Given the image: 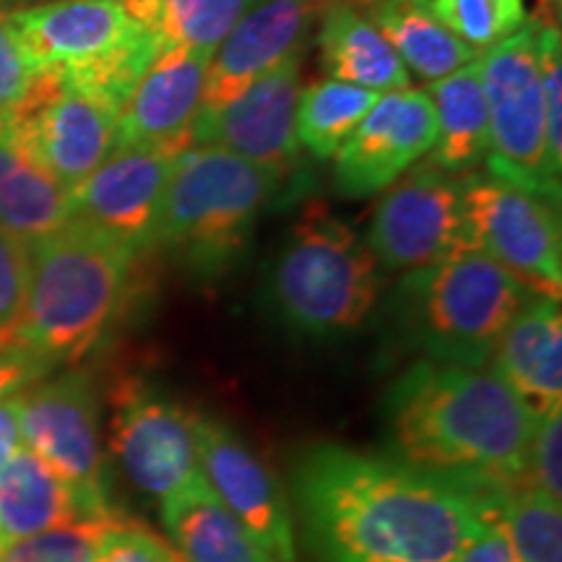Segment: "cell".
Masks as SVG:
<instances>
[{
  "label": "cell",
  "instance_id": "1",
  "mask_svg": "<svg viewBox=\"0 0 562 562\" xmlns=\"http://www.w3.org/2000/svg\"><path fill=\"white\" fill-rule=\"evenodd\" d=\"M292 490L318 562H459L497 518L446 476L334 442L300 456Z\"/></svg>",
  "mask_w": 562,
  "mask_h": 562
},
{
  "label": "cell",
  "instance_id": "2",
  "mask_svg": "<svg viewBox=\"0 0 562 562\" xmlns=\"http://www.w3.org/2000/svg\"><path fill=\"white\" fill-rule=\"evenodd\" d=\"M383 417L396 459L461 484L495 516L526 484L539 417L495 370L422 360L393 381Z\"/></svg>",
  "mask_w": 562,
  "mask_h": 562
},
{
  "label": "cell",
  "instance_id": "3",
  "mask_svg": "<svg viewBox=\"0 0 562 562\" xmlns=\"http://www.w3.org/2000/svg\"><path fill=\"white\" fill-rule=\"evenodd\" d=\"M136 250L81 220L30 243V286L16 339L47 368L100 344L121 307Z\"/></svg>",
  "mask_w": 562,
  "mask_h": 562
},
{
  "label": "cell",
  "instance_id": "4",
  "mask_svg": "<svg viewBox=\"0 0 562 562\" xmlns=\"http://www.w3.org/2000/svg\"><path fill=\"white\" fill-rule=\"evenodd\" d=\"M279 175L216 146H188L172 161L154 248L195 279H220L240 261Z\"/></svg>",
  "mask_w": 562,
  "mask_h": 562
},
{
  "label": "cell",
  "instance_id": "5",
  "mask_svg": "<svg viewBox=\"0 0 562 562\" xmlns=\"http://www.w3.org/2000/svg\"><path fill=\"white\" fill-rule=\"evenodd\" d=\"M531 290L480 250L461 248L409 271L396 290V321L430 362L490 368L497 341Z\"/></svg>",
  "mask_w": 562,
  "mask_h": 562
},
{
  "label": "cell",
  "instance_id": "6",
  "mask_svg": "<svg viewBox=\"0 0 562 562\" xmlns=\"http://www.w3.org/2000/svg\"><path fill=\"white\" fill-rule=\"evenodd\" d=\"M381 294V266L368 243L326 203H307L271 271L281 321L311 339H339L362 326Z\"/></svg>",
  "mask_w": 562,
  "mask_h": 562
},
{
  "label": "cell",
  "instance_id": "7",
  "mask_svg": "<svg viewBox=\"0 0 562 562\" xmlns=\"http://www.w3.org/2000/svg\"><path fill=\"white\" fill-rule=\"evenodd\" d=\"M37 70H55L70 87L123 110L151 63L165 53L121 0H50L9 11Z\"/></svg>",
  "mask_w": 562,
  "mask_h": 562
},
{
  "label": "cell",
  "instance_id": "8",
  "mask_svg": "<svg viewBox=\"0 0 562 562\" xmlns=\"http://www.w3.org/2000/svg\"><path fill=\"white\" fill-rule=\"evenodd\" d=\"M539 21L529 19L513 37L480 53L492 154L487 172L560 203V180L547 161V117L537 58Z\"/></svg>",
  "mask_w": 562,
  "mask_h": 562
},
{
  "label": "cell",
  "instance_id": "9",
  "mask_svg": "<svg viewBox=\"0 0 562 562\" xmlns=\"http://www.w3.org/2000/svg\"><path fill=\"white\" fill-rule=\"evenodd\" d=\"M467 248L480 250L521 279L533 294L560 300V211L544 195L490 172L461 175Z\"/></svg>",
  "mask_w": 562,
  "mask_h": 562
},
{
  "label": "cell",
  "instance_id": "10",
  "mask_svg": "<svg viewBox=\"0 0 562 562\" xmlns=\"http://www.w3.org/2000/svg\"><path fill=\"white\" fill-rule=\"evenodd\" d=\"M117 115L55 70H37L24 100L0 117V131L40 170L74 191L115 149Z\"/></svg>",
  "mask_w": 562,
  "mask_h": 562
},
{
  "label": "cell",
  "instance_id": "11",
  "mask_svg": "<svg viewBox=\"0 0 562 562\" xmlns=\"http://www.w3.org/2000/svg\"><path fill=\"white\" fill-rule=\"evenodd\" d=\"M21 438L74 487L89 518L117 516L110 503L100 409L87 372H66L21 391Z\"/></svg>",
  "mask_w": 562,
  "mask_h": 562
},
{
  "label": "cell",
  "instance_id": "12",
  "mask_svg": "<svg viewBox=\"0 0 562 562\" xmlns=\"http://www.w3.org/2000/svg\"><path fill=\"white\" fill-rule=\"evenodd\" d=\"M110 451L140 492L161 503L203 480L195 422L186 406L140 375H125L110 393Z\"/></svg>",
  "mask_w": 562,
  "mask_h": 562
},
{
  "label": "cell",
  "instance_id": "13",
  "mask_svg": "<svg viewBox=\"0 0 562 562\" xmlns=\"http://www.w3.org/2000/svg\"><path fill=\"white\" fill-rule=\"evenodd\" d=\"M381 193L364 240L381 269L409 273L467 248L461 175L427 161L409 167Z\"/></svg>",
  "mask_w": 562,
  "mask_h": 562
},
{
  "label": "cell",
  "instance_id": "14",
  "mask_svg": "<svg viewBox=\"0 0 562 562\" xmlns=\"http://www.w3.org/2000/svg\"><path fill=\"white\" fill-rule=\"evenodd\" d=\"M302 50L263 70L235 100L195 117L188 146H216L279 175L297 161V102Z\"/></svg>",
  "mask_w": 562,
  "mask_h": 562
},
{
  "label": "cell",
  "instance_id": "15",
  "mask_svg": "<svg viewBox=\"0 0 562 562\" xmlns=\"http://www.w3.org/2000/svg\"><path fill=\"white\" fill-rule=\"evenodd\" d=\"M193 422L201 474L209 487L273 562H297L292 505L266 461L250 451L227 422L199 412L193 414Z\"/></svg>",
  "mask_w": 562,
  "mask_h": 562
},
{
  "label": "cell",
  "instance_id": "16",
  "mask_svg": "<svg viewBox=\"0 0 562 562\" xmlns=\"http://www.w3.org/2000/svg\"><path fill=\"white\" fill-rule=\"evenodd\" d=\"M438 138L427 89L383 91L364 121L334 154L336 191L347 199L381 193L425 157Z\"/></svg>",
  "mask_w": 562,
  "mask_h": 562
},
{
  "label": "cell",
  "instance_id": "17",
  "mask_svg": "<svg viewBox=\"0 0 562 562\" xmlns=\"http://www.w3.org/2000/svg\"><path fill=\"white\" fill-rule=\"evenodd\" d=\"M175 157L178 154L149 146H115L108 159L70 191L74 216L136 252L154 248Z\"/></svg>",
  "mask_w": 562,
  "mask_h": 562
},
{
  "label": "cell",
  "instance_id": "18",
  "mask_svg": "<svg viewBox=\"0 0 562 562\" xmlns=\"http://www.w3.org/2000/svg\"><path fill=\"white\" fill-rule=\"evenodd\" d=\"M211 53L170 47L140 76L115 125V146H149L180 154L191 144L203 108Z\"/></svg>",
  "mask_w": 562,
  "mask_h": 562
},
{
  "label": "cell",
  "instance_id": "19",
  "mask_svg": "<svg viewBox=\"0 0 562 562\" xmlns=\"http://www.w3.org/2000/svg\"><path fill=\"white\" fill-rule=\"evenodd\" d=\"M321 11V0H250L211 53L203 110L235 100L263 70L302 50V40Z\"/></svg>",
  "mask_w": 562,
  "mask_h": 562
},
{
  "label": "cell",
  "instance_id": "20",
  "mask_svg": "<svg viewBox=\"0 0 562 562\" xmlns=\"http://www.w3.org/2000/svg\"><path fill=\"white\" fill-rule=\"evenodd\" d=\"M492 370L510 385L533 417L562 406L560 300L531 294L497 341Z\"/></svg>",
  "mask_w": 562,
  "mask_h": 562
},
{
  "label": "cell",
  "instance_id": "21",
  "mask_svg": "<svg viewBox=\"0 0 562 562\" xmlns=\"http://www.w3.org/2000/svg\"><path fill=\"white\" fill-rule=\"evenodd\" d=\"M161 524L186 562H273L206 480L165 497Z\"/></svg>",
  "mask_w": 562,
  "mask_h": 562
},
{
  "label": "cell",
  "instance_id": "22",
  "mask_svg": "<svg viewBox=\"0 0 562 562\" xmlns=\"http://www.w3.org/2000/svg\"><path fill=\"white\" fill-rule=\"evenodd\" d=\"M79 518L89 516L74 487L26 446L0 467V533L9 544Z\"/></svg>",
  "mask_w": 562,
  "mask_h": 562
},
{
  "label": "cell",
  "instance_id": "23",
  "mask_svg": "<svg viewBox=\"0 0 562 562\" xmlns=\"http://www.w3.org/2000/svg\"><path fill=\"white\" fill-rule=\"evenodd\" d=\"M427 94H430L435 121H438V138L430 149V161L448 175L474 172L492 154L480 63L472 60L453 74L432 81Z\"/></svg>",
  "mask_w": 562,
  "mask_h": 562
},
{
  "label": "cell",
  "instance_id": "24",
  "mask_svg": "<svg viewBox=\"0 0 562 562\" xmlns=\"http://www.w3.org/2000/svg\"><path fill=\"white\" fill-rule=\"evenodd\" d=\"M321 58L336 81L375 91L409 89V70L360 9L331 3L321 11Z\"/></svg>",
  "mask_w": 562,
  "mask_h": 562
},
{
  "label": "cell",
  "instance_id": "25",
  "mask_svg": "<svg viewBox=\"0 0 562 562\" xmlns=\"http://www.w3.org/2000/svg\"><path fill=\"white\" fill-rule=\"evenodd\" d=\"M362 13L425 81H438L480 55L432 16L430 0H372Z\"/></svg>",
  "mask_w": 562,
  "mask_h": 562
},
{
  "label": "cell",
  "instance_id": "26",
  "mask_svg": "<svg viewBox=\"0 0 562 562\" xmlns=\"http://www.w3.org/2000/svg\"><path fill=\"white\" fill-rule=\"evenodd\" d=\"M74 220L70 191L0 131V229L34 243Z\"/></svg>",
  "mask_w": 562,
  "mask_h": 562
},
{
  "label": "cell",
  "instance_id": "27",
  "mask_svg": "<svg viewBox=\"0 0 562 562\" xmlns=\"http://www.w3.org/2000/svg\"><path fill=\"white\" fill-rule=\"evenodd\" d=\"M138 24L157 34L165 50L193 47L214 53L250 0H121Z\"/></svg>",
  "mask_w": 562,
  "mask_h": 562
},
{
  "label": "cell",
  "instance_id": "28",
  "mask_svg": "<svg viewBox=\"0 0 562 562\" xmlns=\"http://www.w3.org/2000/svg\"><path fill=\"white\" fill-rule=\"evenodd\" d=\"M381 94L383 91L336 79L313 83L300 91L297 123H294L297 144L318 159L334 157L344 140L351 136V131L375 108Z\"/></svg>",
  "mask_w": 562,
  "mask_h": 562
},
{
  "label": "cell",
  "instance_id": "29",
  "mask_svg": "<svg viewBox=\"0 0 562 562\" xmlns=\"http://www.w3.org/2000/svg\"><path fill=\"white\" fill-rule=\"evenodd\" d=\"M562 503L531 484L508 492L497 524L521 562H562Z\"/></svg>",
  "mask_w": 562,
  "mask_h": 562
},
{
  "label": "cell",
  "instance_id": "30",
  "mask_svg": "<svg viewBox=\"0 0 562 562\" xmlns=\"http://www.w3.org/2000/svg\"><path fill=\"white\" fill-rule=\"evenodd\" d=\"M430 11L476 53L501 45L529 21L526 0H430Z\"/></svg>",
  "mask_w": 562,
  "mask_h": 562
},
{
  "label": "cell",
  "instance_id": "31",
  "mask_svg": "<svg viewBox=\"0 0 562 562\" xmlns=\"http://www.w3.org/2000/svg\"><path fill=\"white\" fill-rule=\"evenodd\" d=\"M121 516L79 518L58 529L16 539L0 552V562H91L102 533Z\"/></svg>",
  "mask_w": 562,
  "mask_h": 562
},
{
  "label": "cell",
  "instance_id": "32",
  "mask_svg": "<svg viewBox=\"0 0 562 562\" xmlns=\"http://www.w3.org/2000/svg\"><path fill=\"white\" fill-rule=\"evenodd\" d=\"M539 21V19H537ZM537 58L542 74L544 117H547V161L554 178L562 172V45L560 26L539 21Z\"/></svg>",
  "mask_w": 562,
  "mask_h": 562
},
{
  "label": "cell",
  "instance_id": "33",
  "mask_svg": "<svg viewBox=\"0 0 562 562\" xmlns=\"http://www.w3.org/2000/svg\"><path fill=\"white\" fill-rule=\"evenodd\" d=\"M30 286V243L0 229V341L16 339Z\"/></svg>",
  "mask_w": 562,
  "mask_h": 562
},
{
  "label": "cell",
  "instance_id": "34",
  "mask_svg": "<svg viewBox=\"0 0 562 562\" xmlns=\"http://www.w3.org/2000/svg\"><path fill=\"white\" fill-rule=\"evenodd\" d=\"M91 562H186L172 542L151 531L149 526L117 518L102 533Z\"/></svg>",
  "mask_w": 562,
  "mask_h": 562
},
{
  "label": "cell",
  "instance_id": "35",
  "mask_svg": "<svg viewBox=\"0 0 562 562\" xmlns=\"http://www.w3.org/2000/svg\"><path fill=\"white\" fill-rule=\"evenodd\" d=\"M526 484L562 503V406L537 419L526 459Z\"/></svg>",
  "mask_w": 562,
  "mask_h": 562
},
{
  "label": "cell",
  "instance_id": "36",
  "mask_svg": "<svg viewBox=\"0 0 562 562\" xmlns=\"http://www.w3.org/2000/svg\"><path fill=\"white\" fill-rule=\"evenodd\" d=\"M34 76H37V68L32 66L30 55L21 45L9 11H0V117L9 115L24 100Z\"/></svg>",
  "mask_w": 562,
  "mask_h": 562
},
{
  "label": "cell",
  "instance_id": "37",
  "mask_svg": "<svg viewBox=\"0 0 562 562\" xmlns=\"http://www.w3.org/2000/svg\"><path fill=\"white\" fill-rule=\"evenodd\" d=\"M50 372L45 362L32 357L30 351H13V355H0V396H11L30 389Z\"/></svg>",
  "mask_w": 562,
  "mask_h": 562
},
{
  "label": "cell",
  "instance_id": "38",
  "mask_svg": "<svg viewBox=\"0 0 562 562\" xmlns=\"http://www.w3.org/2000/svg\"><path fill=\"white\" fill-rule=\"evenodd\" d=\"M459 562H521L513 552L508 533L497 524V518L484 524V529L476 533L474 542L467 547Z\"/></svg>",
  "mask_w": 562,
  "mask_h": 562
},
{
  "label": "cell",
  "instance_id": "39",
  "mask_svg": "<svg viewBox=\"0 0 562 562\" xmlns=\"http://www.w3.org/2000/svg\"><path fill=\"white\" fill-rule=\"evenodd\" d=\"M24 446L21 438V391L0 396V467Z\"/></svg>",
  "mask_w": 562,
  "mask_h": 562
},
{
  "label": "cell",
  "instance_id": "40",
  "mask_svg": "<svg viewBox=\"0 0 562 562\" xmlns=\"http://www.w3.org/2000/svg\"><path fill=\"white\" fill-rule=\"evenodd\" d=\"M13 351H26L16 347V344H9V341H0V355H13Z\"/></svg>",
  "mask_w": 562,
  "mask_h": 562
},
{
  "label": "cell",
  "instance_id": "41",
  "mask_svg": "<svg viewBox=\"0 0 562 562\" xmlns=\"http://www.w3.org/2000/svg\"><path fill=\"white\" fill-rule=\"evenodd\" d=\"M16 3H21V5H37V3H50V0H16ZM19 5V9H21Z\"/></svg>",
  "mask_w": 562,
  "mask_h": 562
},
{
  "label": "cell",
  "instance_id": "42",
  "mask_svg": "<svg viewBox=\"0 0 562 562\" xmlns=\"http://www.w3.org/2000/svg\"><path fill=\"white\" fill-rule=\"evenodd\" d=\"M5 544H9V542H5V539H3V533H0V552L5 550Z\"/></svg>",
  "mask_w": 562,
  "mask_h": 562
}]
</instances>
